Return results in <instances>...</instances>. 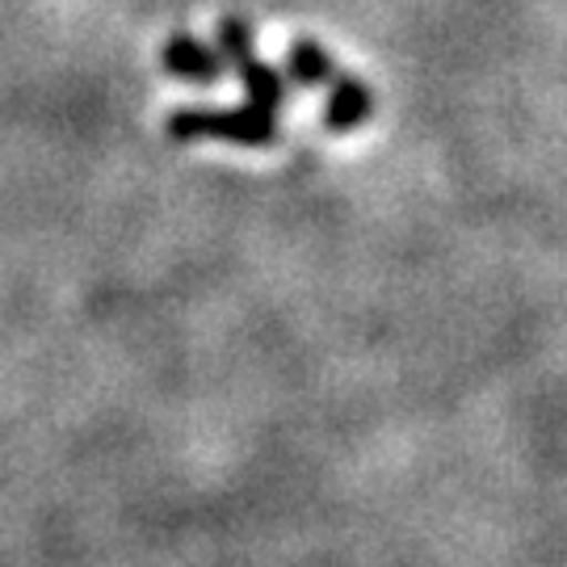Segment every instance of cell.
I'll use <instances>...</instances> for the list:
<instances>
[{
    "mask_svg": "<svg viewBox=\"0 0 567 567\" xmlns=\"http://www.w3.org/2000/svg\"><path fill=\"white\" fill-rule=\"evenodd\" d=\"M286 72H290V81L303 84V89H324V84L337 81L341 68L316 39H295V47L286 51Z\"/></svg>",
    "mask_w": 567,
    "mask_h": 567,
    "instance_id": "cell-5",
    "label": "cell"
},
{
    "mask_svg": "<svg viewBox=\"0 0 567 567\" xmlns=\"http://www.w3.org/2000/svg\"><path fill=\"white\" fill-rule=\"evenodd\" d=\"M168 135L173 140H215L236 143V147H274L278 143V118L257 105L240 110H177L168 114Z\"/></svg>",
    "mask_w": 567,
    "mask_h": 567,
    "instance_id": "cell-1",
    "label": "cell"
},
{
    "mask_svg": "<svg viewBox=\"0 0 567 567\" xmlns=\"http://www.w3.org/2000/svg\"><path fill=\"white\" fill-rule=\"evenodd\" d=\"M161 60L168 68V76H177L185 84H215L224 76L219 55L203 39H194V34H173V39L164 42Z\"/></svg>",
    "mask_w": 567,
    "mask_h": 567,
    "instance_id": "cell-3",
    "label": "cell"
},
{
    "mask_svg": "<svg viewBox=\"0 0 567 567\" xmlns=\"http://www.w3.org/2000/svg\"><path fill=\"white\" fill-rule=\"evenodd\" d=\"M231 68H236V76H240V84H244V105H257L265 114H278V110H282V102H286L282 72H274V68L265 60H257L252 51L240 55V60H231Z\"/></svg>",
    "mask_w": 567,
    "mask_h": 567,
    "instance_id": "cell-4",
    "label": "cell"
},
{
    "mask_svg": "<svg viewBox=\"0 0 567 567\" xmlns=\"http://www.w3.org/2000/svg\"><path fill=\"white\" fill-rule=\"evenodd\" d=\"M320 118H324V126L332 131V135L362 131L365 122L374 118V93H370V84L337 72V81H332V93H328L324 114H320Z\"/></svg>",
    "mask_w": 567,
    "mask_h": 567,
    "instance_id": "cell-2",
    "label": "cell"
}]
</instances>
